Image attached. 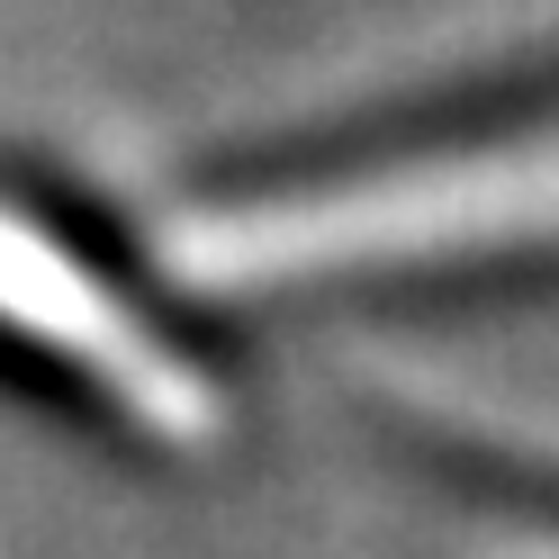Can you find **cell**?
I'll use <instances>...</instances> for the list:
<instances>
[{
	"label": "cell",
	"mask_w": 559,
	"mask_h": 559,
	"mask_svg": "<svg viewBox=\"0 0 559 559\" xmlns=\"http://www.w3.org/2000/svg\"><path fill=\"white\" fill-rule=\"evenodd\" d=\"M559 235V127L506 145L425 154L397 171H361L298 199H243L190 235V262L226 289L271 280H334V271H397V262H461L497 243Z\"/></svg>",
	"instance_id": "obj_1"
},
{
	"label": "cell",
	"mask_w": 559,
	"mask_h": 559,
	"mask_svg": "<svg viewBox=\"0 0 559 559\" xmlns=\"http://www.w3.org/2000/svg\"><path fill=\"white\" fill-rule=\"evenodd\" d=\"M0 317L37 325V343H55L73 370H91L127 415H145L154 433L199 425V379L181 361H163L145 334H135L91 280L63 271V253L27 226H0Z\"/></svg>",
	"instance_id": "obj_2"
}]
</instances>
